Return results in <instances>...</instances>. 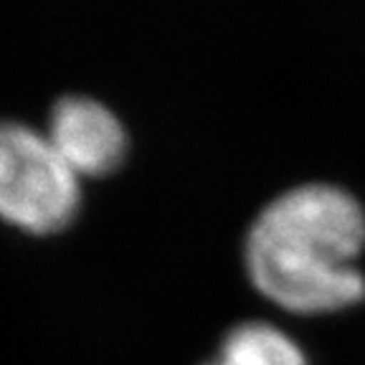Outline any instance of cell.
<instances>
[{"label":"cell","instance_id":"1","mask_svg":"<svg viewBox=\"0 0 365 365\" xmlns=\"http://www.w3.org/2000/svg\"><path fill=\"white\" fill-rule=\"evenodd\" d=\"M360 200L332 182H302L251 221L244 262L251 284L297 314H330L365 297Z\"/></svg>","mask_w":365,"mask_h":365},{"label":"cell","instance_id":"2","mask_svg":"<svg viewBox=\"0 0 365 365\" xmlns=\"http://www.w3.org/2000/svg\"><path fill=\"white\" fill-rule=\"evenodd\" d=\"M81 208V178L46 132L0 120V218L26 234H58Z\"/></svg>","mask_w":365,"mask_h":365},{"label":"cell","instance_id":"3","mask_svg":"<svg viewBox=\"0 0 365 365\" xmlns=\"http://www.w3.org/2000/svg\"><path fill=\"white\" fill-rule=\"evenodd\" d=\"M46 135L79 178H102L125 163L130 137L122 120L99 99L61 97L51 109Z\"/></svg>","mask_w":365,"mask_h":365},{"label":"cell","instance_id":"4","mask_svg":"<svg viewBox=\"0 0 365 365\" xmlns=\"http://www.w3.org/2000/svg\"><path fill=\"white\" fill-rule=\"evenodd\" d=\"M203 365H309L299 342L272 322H239Z\"/></svg>","mask_w":365,"mask_h":365}]
</instances>
